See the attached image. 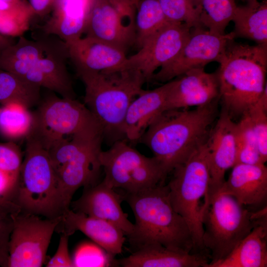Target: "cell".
Segmentation results:
<instances>
[{"mask_svg": "<svg viewBox=\"0 0 267 267\" xmlns=\"http://www.w3.org/2000/svg\"><path fill=\"white\" fill-rule=\"evenodd\" d=\"M219 98L192 110H165L151 122L138 141L148 147L167 177L209 136Z\"/></svg>", "mask_w": 267, "mask_h": 267, "instance_id": "obj_1", "label": "cell"}, {"mask_svg": "<svg viewBox=\"0 0 267 267\" xmlns=\"http://www.w3.org/2000/svg\"><path fill=\"white\" fill-rule=\"evenodd\" d=\"M85 86L84 104L99 124L103 139L112 144L125 138L126 115L146 80L136 69L92 72L76 71Z\"/></svg>", "mask_w": 267, "mask_h": 267, "instance_id": "obj_2", "label": "cell"}, {"mask_svg": "<svg viewBox=\"0 0 267 267\" xmlns=\"http://www.w3.org/2000/svg\"><path fill=\"white\" fill-rule=\"evenodd\" d=\"M230 40L218 60L219 100L233 119L241 117L267 86V44L249 45Z\"/></svg>", "mask_w": 267, "mask_h": 267, "instance_id": "obj_3", "label": "cell"}, {"mask_svg": "<svg viewBox=\"0 0 267 267\" xmlns=\"http://www.w3.org/2000/svg\"><path fill=\"white\" fill-rule=\"evenodd\" d=\"M123 196L135 218L133 232L128 237L136 248L160 244L170 249L193 253L190 231L173 207L167 185L160 183L137 192L125 193Z\"/></svg>", "mask_w": 267, "mask_h": 267, "instance_id": "obj_4", "label": "cell"}, {"mask_svg": "<svg viewBox=\"0 0 267 267\" xmlns=\"http://www.w3.org/2000/svg\"><path fill=\"white\" fill-rule=\"evenodd\" d=\"M13 202L23 213L48 219L61 217L63 208L58 178L47 149L32 132L26 137Z\"/></svg>", "mask_w": 267, "mask_h": 267, "instance_id": "obj_5", "label": "cell"}, {"mask_svg": "<svg viewBox=\"0 0 267 267\" xmlns=\"http://www.w3.org/2000/svg\"><path fill=\"white\" fill-rule=\"evenodd\" d=\"M206 141L173 170L172 177L167 185L173 207L185 220L190 231L193 253L208 256L203 242L202 224L210 188Z\"/></svg>", "mask_w": 267, "mask_h": 267, "instance_id": "obj_6", "label": "cell"}, {"mask_svg": "<svg viewBox=\"0 0 267 267\" xmlns=\"http://www.w3.org/2000/svg\"><path fill=\"white\" fill-rule=\"evenodd\" d=\"M203 242L211 261L225 259L257 224L252 211L226 192L222 185L210 189L202 218Z\"/></svg>", "mask_w": 267, "mask_h": 267, "instance_id": "obj_7", "label": "cell"}, {"mask_svg": "<svg viewBox=\"0 0 267 267\" xmlns=\"http://www.w3.org/2000/svg\"><path fill=\"white\" fill-rule=\"evenodd\" d=\"M100 163L104 173L102 181L110 187L133 193L164 183L166 177L154 157H149L132 147L125 139L102 150Z\"/></svg>", "mask_w": 267, "mask_h": 267, "instance_id": "obj_8", "label": "cell"}, {"mask_svg": "<svg viewBox=\"0 0 267 267\" xmlns=\"http://www.w3.org/2000/svg\"><path fill=\"white\" fill-rule=\"evenodd\" d=\"M32 131L46 148L52 142L82 134L103 135L101 129L84 103L76 99L51 95L34 114Z\"/></svg>", "mask_w": 267, "mask_h": 267, "instance_id": "obj_9", "label": "cell"}, {"mask_svg": "<svg viewBox=\"0 0 267 267\" xmlns=\"http://www.w3.org/2000/svg\"><path fill=\"white\" fill-rule=\"evenodd\" d=\"M8 243V267H41L61 217L42 218L20 212L13 215Z\"/></svg>", "mask_w": 267, "mask_h": 267, "instance_id": "obj_10", "label": "cell"}, {"mask_svg": "<svg viewBox=\"0 0 267 267\" xmlns=\"http://www.w3.org/2000/svg\"><path fill=\"white\" fill-rule=\"evenodd\" d=\"M234 39L232 31L218 35L203 27L192 28L188 39L178 53L161 66L150 81L166 83L189 70L204 68L211 62H218L228 43Z\"/></svg>", "mask_w": 267, "mask_h": 267, "instance_id": "obj_11", "label": "cell"}, {"mask_svg": "<svg viewBox=\"0 0 267 267\" xmlns=\"http://www.w3.org/2000/svg\"><path fill=\"white\" fill-rule=\"evenodd\" d=\"M191 30L185 23L168 22L145 42L137 52L127 57L123 67L138 70L146 82L150 81L157 69L180 51Z\"/></svg>", "mask_w": 267, "mask_h": 267, "instance_id": "obj_12", "label": "cell"}, {"mask_svg": "<svg viewBox=\"0 0 267 267\" xmlns=\"http://www.w3.org/2000/svg\"><path fill=\"white\" fill-rule=\"evenodd\" d=\"M68 58L66 44L59 39L43 56L30 62L13 66L8 71L61 97L75 99L76 93L66 66Z\"/></svg>", "mask_w": 267, "mask_h": 267, "instance_id": "obj_13", "label": "cell"}, {"mask_svg": "<svg viewBox=\"0 0 267 267\" xmlns=\"http://www.w3.org/2000/svg\"><path fill=\"white\" fill-rule=\"evenodd\" d=\"M210 189L221 187L226 171L235 165L237 153L236 123L223 107L207 140Z\"/></svg>", "mask_w": 267, "mask_h": 267, "instance_id": "obj_14", "label": "cell"}, {"mask_svg": "<svg viewBox=\"0 0 267 267\" xmlns=\"http://www.w3.org/2000/svg\"><path fill=\"white\" fill-rule=\"evenodd\" d=\"M125 18L127 17L109 0H93L85 32L86 36L126 51L135 44V21L125 24Z\"/></svg>", "mask_w": 267, "mask_h": 267, "instance_id": "obj_15", "label": "cell"}, {"mask_svg": "<svg viewBox=\"0 0 267 267\" xmlns=\"http://www.w3.org/2000/svg\"><path fill=\"white\" fill-rule=\"evenodd\" d=\"M124 200L115 189L102 181L100 183L84 187L80 198L71 201L69 208L88 216L110 222L119 228L128 237L132 234L134 224L128 219L127 214L121 206Z\"/></svg>", "mask_w": 267, "mask_h": 267, "instance_id": "obj_16", "label": "cell"}, {"mask_svg": "<svg viewBox=\"0 0 267 267\" xmlns=\"http://www.w3.org/2000/svg\"><path fill=\"white\" fill-rule=\"evenodd\" d=\"M219 98L217 72L208 73L204 68L193 69L173 80L165 110L199 107Z\"/></svg>", "mask_w": 267, "mask_h": 267, "instance_id": "obj_17", "label": "cell"}, {"mask_svg": "<svg viewBox=\"0 0 267 267\" xmlns=\"http://www.w3.org/2000/svg\"><path fill=\"white\" fill-rule=\"evenodd\" d=\"M103 139H98L87 146L57 173L62 202L65 211L70 207L72 197L78 189L97 183L102 169L99 155Z\"/></svg>", "mask_w": 267, "mask_h": 267, "instance_id": "obj_18", "label": "cell"}, {"mask_svg": "<svg viewBox=\"0 0 267 267\" xmlns=\"http://www.w3.org/2000/svg\"><path fill=\"white\" fill-rule=\"evenodd\" d=\"M223 189L252 211L267 207V168L265 164L237 163Z\"/></svg>", "mask_w": 267, "mask_h": 267, "instance_id": "obj_19", "label": "cell"}, {"mask_svg": "<svg viewBox=\"0 0 267 267\" xmlns=\"http://www.w3.org/2000/svg\"><path fill=\"white\" fill-rule=\"evenodd\" d=\"M76 231L83 232L112 256L122 252L126 235L120 228L106 221L69 208L61 216L55 231L70 236Z\"/></svg>", "mask_w": 267, "mask_h": 267, "instance_id": "obj_20", "label": "cell"}, {"mask_svg": "<svg viewBox=\"0 0 267 267\" xmlns=\"http://www.w3.org/2000/svg\"><path fill=\"white\" fill-rule=\"evenodd\" d=\"M65 43L76 71L116 70L123 68L127 58L124 50L87 36Z\"/></svg>", "mask_w": 267, "mask_h": 267, "instance_id": "obj_21", "label": "cell"}, {"mask_svg": "<svg viewBox=\"0 0 267 267\" xmlns=\"http://www.w3.org/2000/svg\"><path fill=\"white\" fill-rule=\"evenodd\" d=\"M173 80L153 89H142L128 109L124 126L126 139L138 141L151 122L165 110Z\"/></svg>", "mask_w": 267, "mask_h": 267, "instance_id": "obj_22", "label": "cell"}, {"mask_svg": "<svg viewBox=\"0 0 267 267\" xmlns=\"http://www.w3.org/2000/svg\"><path fill=\"white\" fill-rule=\"evenodd\" d=\"M93 0H55L51 15L42 27L45 35L65 43L85 33Z\"/></svg>", "mask_w": 267, "mask_h": 267, "instance_id": "obj_23", "label": "cell"}, {"mask_svg": "<svg viewBox=\"0 0 267 267\" xmlns=\"http://www.w3.org/2000/svg\"><path fill=\"white\" fill-rule=\"evenodd\" d=\"M208 258L204 254L151 244L136 248L129 256L116 262L123 267H208Z\"/></svg>", "mask_w": 267, "mask_h": 267, "instance_id": "obj_24", "label": "cell"}, {"mask_svg": "<svg viewBox=\"0 0 267 267\" xmlns=\"http://www.w3.org/2000/svg\"><path fill=\"white\" fill-rule=\"evenodd\" d=\"M267 267V218L257 224L223 260L209 267Z\"/></svg>", "mask_w": 267, "mask_h": 267, "instance_id": "obj_25", "label": "cell"}, {"mask_svg": "<svg viewBox=\"0 0 267 267\" xmlns=\"http://www.w3.org/2000/svg\"><path fill=\"white\" fill-rule=\"evenodd\" d=\"M235 38L250 40L257 44H267V1L247 0L237 6L232 20Z\"/></svg>", "mask_w": 267, "mask_h": 267, "instance_id": "obj_26", "label": "cell"}, {"mask_svg": "<svg viewBox=\"0 0 267 267\" xmlns=\"http://www.w3.org/2000/svg\"><path fill=\"white\" fill-rule=\"evenodd\" d=\"M41 88L17 75L0 69V104H17L28 108L36 105L40 98Z\"/></svg>", "mask_w": 267, "mask_h": 267, "instance_id": "obj_27", "label": "cell"}, {"mask_svg": "<svg viewBox=\"0 0 267 267\" xmlns=\"http://www.w3.org/2000/svg\"><path fill=\"white\" fill-rule=\"evenodd\" d=\"M135 16V44L139 48L168 22L158 0H138Z\"/></svg>", "mask_w": 267, "mask_h": 267, "instance_id": "obj_28", "label": "cell"}, {"mask_svg": "<svg viewBox=\"0 0 267 267\" xmlns=\"http://www.w3.org/2000/svg\"><path fill=\"white\" fill-rule=\"evenodd\" d=\"M34 123V113L17 104L0 107V134L9 139L26 137Z\"/></svg>", "mask_w": 267, "mask_h": 267, "instance_id": "obj_29", "label": "cell"}, {"mask_svg": "<svg viewBox=\"0 0 267 267\" xmlns=\"http://www.w3.org/2000/svg\"><path fill=\"white\" fill-rule=\"evenodd\" d=\"M237 6L235 0H201L200 21L202 26L215 34H225Z\"/></svg>", "mask_w": 267, "mask_h": 267, "instance_id": "obj_30", "label": "cell"}, {"mask_svg": "<svg viewBox=\"0 0 267 267\" xmlns=\"http://www.w3.org/2000/svg\"><path fill=\"white\" fill-rule=\"evenodd\" d=\"M34 15L30 5H19L0 0V33L13 38L29 30Z\"/></svg>", "mask_w": 267, "mask_h": 267, "instance_id": "obj_31", "label": "cell"}, {"mask_svg": "<svg viewBox=\"0 0 267 267\" xmlns=\"http://www.w3.org/2000/svg\"><path fill=\"white\" fill-rule=\"evenodd\" d=\"M237 153L235 164H265L261 158L250 118L245 113L236 123Z\"/></svg>", "mask_w": 267, "mask_h": 267, "instance_id": "obj_32", "label": "cell"}, {"mask_svg": "<svg viewBox=\"0 0 267 267\" xmlns=\"http://www.w3.org/2000/svg\"><path fill=\"white\" fill-rule=\"evenodd\" d=\"M201 0H158L168 21L185 23L191 29L203 27L200 21Z\"/></svg>", "mask_w": 267, "mask_h": 267, "instance_id": "obj_33", "label": "cell"}, {"mask_svg": "<svg viewBox=\"0 0 267 267\" xmlns=\"http://www.w3.org/2000/svg\"><path fill=\"white\" fill-rule=\"evenodd\" d=\"M245 113L250 118L261 160L265 164L267 161V86L257 101Z\"/></svg>", "mask_w": 267, "mask_h": 267, "instance_id": "obj_34", "label": "cell"}, {"mask_svg": "<svg viewBox=\"0 0 267 267\" xmlns=\"http://www.w3.org/2000/svg\"><path fill=\"white\" fill-rule=\"evenodd\" d=\"M22 156L19 147L12 141L0 143V171L18 180Z\"/></svg>", "mask_w": 267, "mask_h": 267, "instance_id": "obj_35", "label": "cell"}, {"mask_svg": "<svg viewBox=\"0 0 267 267\" xmlns=\"http://www.w3.org/2000/svg\"><path fill=\"white\" fill-rule=\"evenodd\" d=\"M97 248L90 244L80 246L72 259L76 267H100L106 265L104 258Z\"/></svg>", "mask_w": 267, "mask_h": 267, "instance_id": "obj_36", "label": "cell"}, {"mask_svg": "<svg viewBox=\"0 0 267 267\" xmlns=\"http://www.w3.org/2000/svg\"><path fill=\"white\" fill-rule=\"evenodd\" d=\"M69 236L62 234L54 255L48 261L46 267H74L68 251Z\"/></svg>", "mask_w": 267, "mask_h": 267, "instance_id": "obj_37", "label": "cell"}, {"mask_svg": "<svg viewBox=\"0 0 267 267\" xmlns=\"http://www.w3.org/2000/svg\"><path fill=\"white\" fill-rule=\"evenodd\" d=\"M12 217L0 218V266L8 267V243L13 227Z\"/></svg>", "mask_w": 267, "mask_h": 267, "instance_id": "obj_38", "label": "cell"}, {"mask_svg": "<svg viewBox=\"0 0 267 267\" xmlns=\"http://www.w3.org/2000/svg\"><path fill=\"white\" fill-rule=\"evenodd\" d=\"M17 181L0 171V198L13 202Z\"/></svg>", "mask_w": 267, "mask_h": 267, "instance_id": "obj_39", "label": "cell"}, {"mask_svg": "<svg viewBox=\"0 0 267 267\" xmlns=\"http://www.w3.org/2000/svg\"><path fill=\"white\" fill-rule=\"evenodd\" d=\"M124 16L131 20L135 19V11L138 0H109Z\"/></svg>", "mask_w": 267, "mask_h": 267, "instance_id": "obj_40", "label": "cell"}, {"mask_svg": "<svg viewBox=\"0 0 267 267\" xmlns=\"http://www.w3.org/2000/svg\"><path fill=\"white\" fill-rule=\"evenodd\" d=\"M34 15L44 17L51 12L55 0H29Z\"/></svg>", "mask_w": 267, "mask_h": 267, "instance_id": "obj_41", "label": "cell"}, {"mask_svg": "<svg viewBox=\"0 0 267 267\" xmlns=\"http://www.w3.org/2000/svg\"><path fill=\"white\" fill-rule=\"evenodd\" d=\"M21 211L20 208L14 202L0 198V218L11 217Z\"/></svg>", "mask_w": 267, "mask_h": 267, "instance_id": "obj_42", "label": "cell"}, {"mask_svg": "<svg viewBox=\"0 0 267 267\" xmlns=\"http://www.w3.org/2000/svg\"><path fill=\"white\" fill-rule=\"evenodd\" d=\"M14 43L11 37L5 36L0 33V51L13 44Z\"/></svg>", "mask_w": 267, "mask_h": 267, "instance_id": "obj_43", "label": "cell"}, {"mask_svg": "<svg viewBox=\"0 0 267 267\" xmlns=\"http://www.w3.org/2000/svg\"><path fill=\"white\" fill-rule=\"evenodd\" d=\"M8 2L11 3L19 4V5H30L28 1L27 0H3Z\"/></svg>", "mask_w": 267, "mask_h": 267, "instance_id": "obj_44", "label": "cell"}]
</instances>
